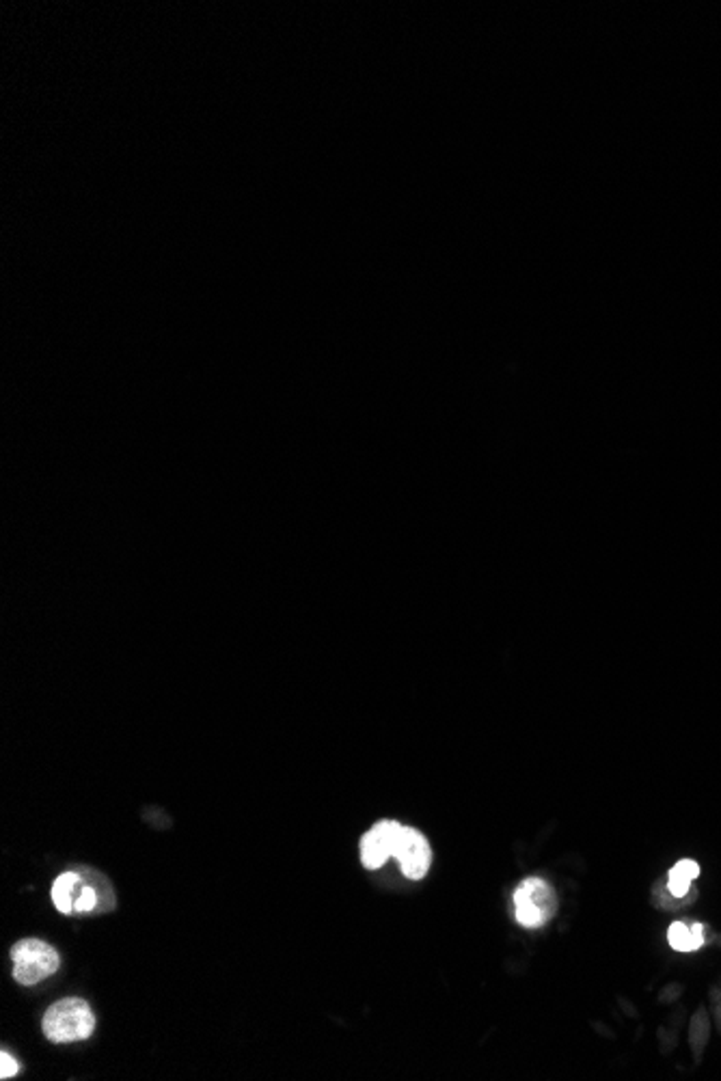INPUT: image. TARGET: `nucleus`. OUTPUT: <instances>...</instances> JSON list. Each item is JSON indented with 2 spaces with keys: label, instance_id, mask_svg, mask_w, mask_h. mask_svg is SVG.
<instances>
[{
  "label": "nucleus",
  "instance_id": "nucleus-4",
  "mask_svg": "<svg viewBox=\"0 0 721 1081\" xmlns=\"http://www.w3.org/2000/svg\"><path fill=\"white\" fill-rule=\"evenodd\" d=\"M393 857L400 861L406 879L419 881L428 875L430 864H433V849L421 831L413 827H402Z\"/></svg>",
  "mask_w": 721,
  "mask_h": 1081
},
{
  "label": "nucleus",
  "instance_id": "nucleus-2",
  "mask_svg": "<svg viewBox=\"0 0 721 1081\" xmlns=\"http://www.w3.org/2000/svg\"><path fill=\"white\" fill-rule=\"evenodd\" d=\"M13 978L24 987L45 980L59 969V954L42 939H22L12 950Z\"/></svg>",
  "mask_w": 721,
  "mask_h": 1081
},
{
  "label": "nucleus",
  "instance_id": "nucleus-6",
  "mask_svg": "<svg viewBox=\"0 0 721 1081\" xmlns=\"http://www.w3.org/2000/svg\"><path fill=\"white\" fill-rule=\"evenodd\" d=\"M704 932H707V926L702 922L687 924L685 920H678L669 926L668 941L676 952H695L707 941Z\"/></svg>",
  "mask_w": 721,
  "mask_h": 1081
},
{
  "label": "nucleus",
  "instance_id": "nucleus-8",
  "mask_svg": "<svg viewBox=\"0 0 721 1081\" xmlns=\"http://www.w3.org/2000/svg\"><path fill=\"white\" fill-rule=\"evenodd\" d=\"M83 887V879L76 872H63L53 885V902L61 913L74 911V898Z\"/></svg>",
  "mask_w": 721,
  "mask_h": 1081
},
{
  "label": "nucleus",
  "instance_id": "nucleus-7",
  "mask_svg": "<svg viewBox=\"0 0 721 1081\" xmlns=\"http://www.w3.org/2000/svg\"><path fill=\"white\" fill-rule=\"evenodd\" d=\"M700 876V866L693 859H680L672 870L668 872L665 879V890L676 900H685L689 891H692V883Z\"/></svg>",
  "mask_w": 721,
  "mask_h": 1081
},
{
  "label": "nucleus",
  "instance_id": "nucleus-10",
  "mask_svg": "<svg viewBox=\"0 0 721 1081\" xmlns=\"http://www.w3.org/2000/svg\"><path fill=\"white\" fill-rule=\"evenodd\" d=\"M95 905H98V894H95L93 887L85 885L83 883V887H80V891L74 898V911H80V913L93 911Z\"/></svg>",
  "mask_w": 721,
  "mask_h": 1081
},
{
  "label": "nucleus",
  "instance_id": "nucleus-9",
  "mask_svg": "<svg viewBox=\"0 0 721 1081\" xmlns=\"http://www.w3.org/2000/svg\"><path fill=\"white\" fill-rule=\"evenodd\" d=\"M707 1040H709V1017L704 1010H698L695 1017L692 1019V1045H693L695 1055H700L702 1047L707 1045Z\"/></svg>",
  "mask_w": 721,
  "mask_h": 1081
},
{
  "label": "nucleus",
  "instance_id": "nucleus-3",
  "mask_svg": "<svg viewBox=\"0 0 721 1081\" xmlns=\"http://www.w3.org/2000/svg\"><path fill=\"white\" fill-rule=\"evenodd\" d=\"M557 913L555 890L547 881L531 876L514 890V916L525 928H540Z\"/></svg>",
  "mask_w": 721,
  "mask_h": 1081
},
{
  "label": "nucleus",
  "instance_id": "nucleus-11",
  "mask_svg": "<svg viewBox=\"0 0 721 1081\" xmlns=\"http://www.w3.org/2000/svg\"><path fill=\"white\" fill-rule=\"evenodd\" d=\"M18 1075V1062L9 1053H0V1079H12Z\"/></svg>",
  "mask_w": 721,
  "mask_h": 1081
},
{
  "label": "nucleus",
  "instance_id": "nucleus-5",
  "mask_svg": "<svg viewBox=\"0 0 721 1081\" xmlns=\"http://www.w3.org/2000/svg\"><path fill=\"white\" fill-rule=\"evenodd\" d=\"M402 825L395 820H380L360 837V864L368 870H378L393 857Z\"/></svg>",
  "mask_w": 721,
  "mask_h": 1081
},
{
  "label": "nucleus",
  "instance_id": "nucleus-1",
  "mask_svg": "<svg viewBox=\"0 0 721 1081\" xmlns=\"http://www.w3.org/2000/svg\"><path fill=\"white\" fill-rule=\"evenodd\" d=\"M95 1017L89 1004L80 997H68L53 1004L44 1014V1034L50 1043H76L93 1034Z\"/></svg>",
  "mask_w": 721,
  "mask_h": 1081
}]
</instances>
